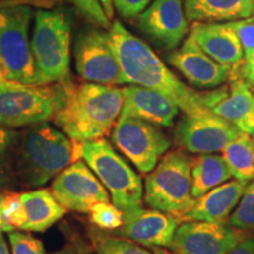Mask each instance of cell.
Here are the masks:
<instances>
[{
    "label": "cell",
    "mask_w": 254,
    "mask_h": 254,
    "mask_svg": "<svg viewBox=\"0 0 254 254\" xmlns=\"http://www.w3.org/2000/svg\"><path fill=\"white\" fill-rule=\"evenodd\" d=\"M113 49L126 84L139 85L172 100L185 114L209 112L227 93V87L198 92L187 86L163 63L144 40L132 34L119 20L110 28Z\"/></svg>",
    "instance_id": "obj_1"
},
{
    "label": "cell",
    "mask_w": 254,
    "mask_h": 254,
    "mask_svg": "<svg viewBox=\"0 0 254 254\" xmlns=\"http://www.w3.org/2000/svg\"><path fill=\"white\" fill-rule=\"evenodd\" d=\"M64 100L53 122L72 141L85 142L111 134L122 113L123 88L95 82L62 81Z\"/></svg>",
    "instance_id": "obj_2"
},
{
    "label": "cell",
    "mask_w": 254,
    "mask_h": 254,
    "mask_svg": "<svg viewBox=\"0 0 254 254\" xmlns=\"http://www.w3.org/2000/svg\"><path fill=\"white\" fill-rule=\"evenodd\" d=\"M81 159V142L72 141L50 124L30 126L19 133L15 147L18 185L37 189L46 185L64 168Z\"/></svg>",
    "instance_id": "obj_3"
},
{
    "label": "cell",
    "mask_w": 254,
    "mask_h": 254,
    "mask_svg": "<svg viewBox=\"0 0 254 254\" xmlns=\"http://www.w3.org/2000/svg\"><path fill=\"white\" fill-rule=\"evenodd\" d=\"M31 51L36 84H56L71 77V18L62 9L36 11Z\"/></svg>",
    "instance_id": "obj_4"
},
{
    "label": "cell",
    "mask_w": 254,
    "mask_h": 254,
    "mask_svg": "<svg viewBox=\"0 0 254 254\" xmlns=\"http://www.w3.org/2000/svg\"><path fill=\"white\" fill-rule=\"evenodd\" d=\"M64 100L63 82L38 85L0 82V126L30 127L52 120Z\"/></svg>",
    "instance_id": "obj_5"
},
{
    "label": "cell",
    "mask_w": 254,
    "mask_h": 254,
    "mask_svg": "<svg viewBox=\"0 0 254 254\" xmlns=\"http://www.w3.org/2000/svg\"><path fill=\"white\" fill-rule=\"evenodd\" d=\"M81 159L93 171L110 193L113 204L123 213L141 207L144 189L140 177L106 139L81 142Z\"/></svg>",
    "instance_id": "obj_6"
},
{
    "label": "cell",
    "mask_w": 254,
    "mask_h": 254,
    "mask_svg": "<svg viewBox=\"0 0 254 254\" xmlns=\"http://www.w3.org/2000/svg\"><path fill=\"white\" fill-rule=\"evenodd\" d=\"M190 186V159L180 151L170 152L145 178V202L180 220L196 200Z\"/></svg>",
    "instance_id": "obj_7"
},
{
    "label": "cell",
    "mask_w": 254,
    "mask_h": 254,
    "mask_svg": "<svg viewBox=\"0 0 254 254\" xmlns=\"http://www.w3.org/2000/svg\"><path fill=\"white\" fill-rule=\"evenodd\" d=\"M32 8L27 4L5 6L0 9V62L7 80L36 84V66L28 31Z\"/></svg>",
    "instance_id": "obj_8"
},
{
    "label": "cell",
    "mask_w": 254,
    "mask_h": 254,
    "mask_svg": "<svg viewBox=\"0 0 254 254\" xmlns=\"http://www.w3.org/2000/svg\"><path fill=\"white\" fill-rule=\"evenodd\" d=\"M75 69L85 81L125 85V78L113 49L110 31L87 25L78 32L73 46Z\"/></svg>",
    "instance_id": "obj_9"
},
{
    "label": "cell",
    "mask_w": 254,
    "mask_h": 254,
    "mask_svg": "<svg viewBox=\"0 0 254 254\" xmlns=\"http://www.w3.org/2000/svg\"><path fill=\"white\" fill-rule=\"evenodd\" d=\"M111 133L114 146L141 173H150L171 146L157 126L134 117L120 116Z\"/></svg>",
    "instance_id": "obj_10"
},
{
    "label": "cell",
    "mask_w": 254,
    "mask_h": 254,
    "mask_svg": "<svg viewBox=\"0 0 254 254\" xmlns=\"http://www.w3.org/2000/svg\"><path fill=\"white\" fill-rule=\"evenodd\" d=\"M51 192L67 211L87 213L98 202L111 196L86 163L79 159L64 168L53 180Z\"/></svg>",
    "instance_id": "obj_11"
},
{
    "label": "cell",
    "mask_w": 254,
    "mask_h": 254,
    "mask_svg": "<svg viewBox=\"0 0 254 254\" xmlns=\"http://www.w3.org/2000/svg\"><path fill=\"white\" fill-rule=\"evenodd\" d=\"M239 134L236 126L209 111L186 114L178 123L174 140L190 153L208 154L221 152Z\"/></svg>",
    "instance_id": "obj_12"
},
{
    "label": "cell",
    "mask_w": 254,
    "mask_h": 254,
    "mask_svg": "<svg viewBox=\"0 0 254 254\" xmlns=\"http://www.w3.org/2000/svg\"><path fill=\"white\" fill-rule=\"evenodd\" d=\"M244 239L243 232L225 221H184L170 249L174 254H226Z\"/></svg>",
    "instance_id": "obj_13"
},
{
    "label": "cell",
    "mask_w": 254,
    "mask_h": 254,
    "mask_svg": "<svg viewBox=\"0 0 254 254\" xmlns=\"http://www.w3.org/2000/svg\"><path fill=\"white\" fill-rule=\"evenodd\" d=\"M136 25L155 45L166 50L177 49L190 31L182 0H152L136 18Z\"/></svg>",
    "instance_id": "obj_14"
},
{
    "label": "cell",
    "mask_w": 254,
    "mask_h": 254,
    "mask_svg": "<svg viewBox=\"0 0 254 254\" xmlns=\"http://www.w3.org/2000/svg\"><path fill=\"white\" fill-rule=\"evenodd\" d=\"M166 62L182 73L192 86L207 90L225 84L233 71L230 66L212 59L190 36L180 49H174L168 53Z\"/></svg>",
    "instance_id": "obj_15"
},
{
    "label": "cell",
    "mask_w": 254,
    "mask_h": 254,
    "mask_svg": "<svg viewBox=\"0 0 254 254\" xmlns=\"http://www.w3.org/2000/svg\"><path fill=\"white\" fill-rule=\"evenodd\" d=\"M179 220L172 215L142 207L124 213L118 233L147 247H171Z\"/></svg>",
    "instance_id": "obj_16"
},
{
    "label": "cell",
    "mask_w": 254,
    "mask_h": 254,
    "mask_svg": "<svg viewBox=\"0 0 254 254\" xmlns=\"http://www.w3.org/2000/svg\"><path fill=\"white\" fill-rule=\"evenodd\" d=\"M124 104L120 116L134 117L155 126L173 125L179 107L164 94L151 88L129 85L123 88Z\"/></svg>",
    "instance_id": "obj_17"
},
{
    "label": "cell",
    "mask_w": 254,
    "mask_h": 254,
    "mask_svg": "<svg viewBox=\"0 0 254 254\" xmlns=\"http://www.w3.org/2000/svg\"><path fill=\"white\" fill-rule=\"evenodd\" d=\"M190 36L205 53L222 65L233 68L244 60V50L239 38L227 24L194 21Z\"/></svg>",
    "instance_id": "obj_18"
},
{
    "label": "cell",
    "mask_w": 254,
    "mask_h": 254,
    "mask_svg": "<svg viewBox=\"0 0 254 254\" xmlns=\"http://www.w3.org/2000/svg\"><path fill=\"white\" fill-rule=\"evenodd\" d=\"M246 184L233 180L219 185L195 200L194 205L179 221H225L237 207Z\"/></svg>",
    "instance_id": "obj_19"
},
{
    "label": "cell",
    "mask_w": 254,
    "mask_h": 254,
    "mask_svg": "<svg viewBox=\"0 0 254 254\" xmlns=\"http://www.w3.org/2000/svg\"><path fill=\"white\" fill-rule=\"evenodd\" d=\"M240 132L252 134L254 131V92L249 82L241 78L233 79L226 95L211 109Z\"/></svg>",
    "instance_id": "obj_20"
},
{
    "label": "cell",
    "mask_w": 254,
    "mask_h": 254,
    "mask_svg": "<svg viewBox=\"0 0 254 254\" xmlns=\"http://www.w3.org/2000/svg\"><path fill=\"white\" fill-rule=\"evenodd\" d=\"M189 21H236L254 15V0H184Z\"/></svg>",
    "instance_id": "obj_21"
},
{
    "label": "cell",
    "mask_w": 254,
    "mask_h": 254,
    "mask_svg": "<svg viewBox=\"0 0 254 254\" xmlns=\"http://www.w3.org/2000/svg\"><path fill=\"white\" fill-rule=\"evenodd\" d=\"M20 200L26 219L21 231L43 233L67 212V209L59 204L52 192L45 189L20 193Z\"/></svg>",
    "instance_id": "obj_22"
},
{
    "label": "cell",
    "mask_w": 254,
    "mask_h": 254,
    "mask_svg": "<svg viewBox=\"0 0 254 254\" xmlns=\"http://www.w3.org/2000/svg\"><path fill=\"white\" fill-rule=\"evenodd\" d=\"M190 192L194 199L200 198L232 178L230 167L222 155L199 154L190 160Z\"/></svg>",
    "instance_id": "obj_23"
},
{
    "label": "cell",
    "mask_w": 254,
    "mask_h": 254,
    "mask_svg": "<svg viewBox=\"0 0 254 254\" xmlns=\"http://www.w3.org/2000/svg\"><path fill=\"white\" fill-rule=\"evenodd\" d=\"M222 152L230 167L232 177L237 180L249 184L254 180V140L247 133L240 132Z\"/></svg>",
    "instance_id": "obj_24"
},
{
    "label": "cell",
    "mask_w": 254,
    "mask_h": 254,
    "mask_svg": "<svg viewBox=\"0 0 254 254\" xmlns=\"http://www.w3.org/2000/svg\"><path fill=\"white\" fill-rule=\"evenodd\" d=\"M18 131L0 126V190H12L18 187L15 174V147Z\"/></svg>",
    "instance_id": "obj_25"
},
{
    "label": "cell",
    "mask_w": 254,
    "mask_h": 254,
    "mask_svg": "<svg viewBox=\"0 0 254 254\" xmlns=\"http://www.w3.org/2000/svg\"><path fill=\"white\" fill-rule=\"evenodd\" d=\"M91 239L97 254H173L160 247L147 249V246L140 245L127 238L106 236L95 232L91 234Z\"/></svg>",
    "instance_id": "obj_26"
},
{
    "label": "cell",
    "mask_w": 254,
    "mask_h": 254,
    "mask_svg": "<svg viewBox=\"0 0 254 254\" xmlns=\"http://www.w3.org/2000/svg\"><path fill=\"white\" fill-rule=\"evenodd\" d=\"M230 224L240 231L254 230V180L245 186L236 211L231 214Z\"/></svg>",
    "instance_id": "obj_27"
},
{
    "label": "cell",
    "mask_w": 254,
    "mask_h": 254,
    "mask_svg": "<svg viewBox=\"0 0 254 254\" xmlns=\"http://www.w3.org/2000/svg\"><path fill=\"white\" fill-rule=\"evenodd\" d=\"M25 213L23 204L20 200V193L14 190L4 192L2 199V221H4L5 232L23 230L25 225Z\"/></svg>",
    "instance_id": "obj_28"
},
{
    "label": "cell",
    "mask_w": 254,
    "mask_h": 254,
    "mask_svg": "<svg viewBox=\"0 0 254 254\" xmlns=\"http://www.w3.org/2000/svg\"><path fill=\"white\" fill-rule=\"evenodd\" d=\"M88 215L92 224L101 230L114 231L123 226V211L110 201L95 204L88 212Z\"/></svg>",
    "instance_id": "obj_29"
},
{
    "label": "cell",
    "mask_w": 254,
    "mask_h": 254,
    "mask_svg": "<svg viewBox=\"0 0 254 254\" xmlns=\"http://www.w3.org/2000/svg\"><path fill=\"white\" fill-rule=\"evenodd\" d=\"M12 254H46L43 241L30 233L12 231L8 233Z\"/></svg>",
    "instance_id": "obj_30"
},
{
    "label": "cell",
    "mask_w": 254,
    "mask_h": 254,
    "mask_svg": "<svg viewBox=\"0 0 254 254\" xmlns=\"http://www.w3.org/2000/svg\"><path fill=\"white\" fill-rule=\"evenodd\" d=\"M75 7L90 24L105 28V30H110L112 26L99 0H77Z\"/></svg>",
    "instance_id": "obj_31"
},
{
    "label": "cell",
    "mask_w": 254,
    "mask_h": 254,
    "mask_svg": "<svg viewBox=\"0 0 254 254\" xmlns=\"http://www.w3.org/2000/svg\"><path fill=\"white\" fill-rule=\"evenodd\" d=\"M236 32L244 50V58L254 52V15L245 19L226 23Z\"/></svg>",
    "instance_id": "obj_32"
},
{
    "label": "cell",
    "mask_w": 254,
    "mask_h": 254,
    "mask_svg": "<svg viewBox=\"0 0 254 254\" xmlns=\"http://www.w3.org/2000/svg\"><path fill=\"white\" fill-rule=\"evenodd\" d=\"M114 9L125 20H134L152 0H112Z\"/></svg>",
    "instance_id": "obj_33"
},
{
    "label": "cell",
    "mask_w": 254,
    "mask_h": 254,
    "mask_svg": "<svg viewBox=\"0 0 254 254\" xmlns=\"http://www.w3.org/2000/svg\"><path fill=\"white\" fill-rule=\"evenodd\" d=\"M240 78L254 86V52L244 60L240 69Z\"/></svg>",
    "instance_id": "obj_34"
},
{
    "label": "cell",
    "mask_w": 254,
    "mask_h": 254,
    "mask_svg": "<svg viewBox=\"0 0 254 254\" xmlns=\"http://www.w3.org/2000/svg\"><path fill=\"white\" fill-rule=\"evenodd\" d=\"M226 254H254V238L241 240Z\"/></svg>",
    "instance_id": "obj_35"
},
{
    "label": "cell",
    "mask_w": 254,
    "mask_h": 254,
    "mask_svg": "<svg viewBox=\"0 0 254 254\" xmlns=\"http://www.w3.org/2000/svg\"><path fill=\"white\" fill-rule=\"evenodd\" d=\"M17 4H32L36 6H45V7H50V6L53 5V1H51V0H0V9L5 7V6Z\"/></svg>",
    "instance_id": "obj_36"
},
{
    "label": "cell",
    "mask_w": 254,
    "mask_h": 254,
    "mask_svg": "<svg viewBox=\"0 0 254 254\" xmlns=\"http://www.w3.org/2000/svg\"><path fill=\"white\" fill-rule=\"evenodd\" d=\"M101 6H103L105 13H106L107 18L110 20H112L114 17V6H113V1L112 0H99Z\"/></svg>",
    "instance_id": "obj_37"
},
{
    "label": "cell",
    "mask_w": 254,
    "mask_h": 254,
    "mask_svg": "<svg viewBox=\"0 0 254 254\" xmlns=\"http://www.w3.org/2000/svg\"><path fill=\"white\" fill-rule=\"evenodd\" d=\"M52 254H77V250L73 245H65L62 249L57 251V252H53Z\"/></svg>",
    "instance_id": "obj_38"
},
{
    "label": "cell",
    "mask_w": 254,
    "mask_h": 254,
    "mask_svg": "<svg viewBox=\"0 0 254 254\" xmlns=\"http://www.w3.org/2000/svg\"><path fill=\"white\" fill-rule=\"evenodd\" d=\"M0 254H11L9 253L7 243H6L2 232H0Z\"/></svg>",
    "instance_id": "obj_39"
},
{
    "label": "cell",
    "mask_w": 254,
    "mask_h": 254,
    "mask_svg": "<svg viewBox=\"0 0 254 254\" xmlns=\"http://www.w3.org/2000/svg\"><path fill=\"white\" fill-rule=\"evenodd\" d=\"M2 199H4V192L0 190V232H5L4 221H2Z\"/></svg>",
    "instance_id": "obj_40"
},
{
    "label": "cell",
    "mask_w": 254,
    "mask_h": 254,
    "mask_svg": "<svg viewBox=\"0 0 254 254\" xmlns=\"http://www.w3.org/2000/svg\"><path fill=\"white\" fill-rule=\"evenodd\" d=\"M5 80H7V72H6L2 63L0 62V82H2Z\"/></svg>",
    "instance_id": "obj_41"
},
{
    "label": "cell",
    "mask_w": 254,
    "mask_h": 254,
    "mask_svg": "<svg viewBox=\"0 0 254 254\" xmlns=\"http://www.w3.org/2000/svg\"><path fill=\"white\" fill-rule=\"evenodd\" d=\"M62 1L69 2V4H72V5H74V6H75V4H77V0H62Z\"/></svg>",
    "instance_id": "obj_42"
},
{
    "label": "cell",
    "mask_w": 254,
    "mask_h": 254,
    "mask_svg": "<svg viewBox=\"0 0 254 254\" xmlns=\"http://www.w3.org/2000/svg\"><path fill=\"white\" fill-rule=\"evenodd\" d=\"M80 254H94V253H92V252H88V251H86V252H82V253H80Z\"/></svg>",
    "instance_id": "obj_43"
},
{
    "label": "cell",
    "mask_w": 254,
    "mask_h": 254,
    "mask_svg": "<svg viewBox=\"0 0 254 254\" xmlns=\"http://www.w3.org/2000/svg\"><path fill=\"white\" fill-rule=\"evenodd\" d=\"M251 136H252V139L254 140V131L252 132V134H251Z\"/></svg>",
    "instance_id": "obj_44"
}]
</instances>
